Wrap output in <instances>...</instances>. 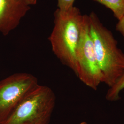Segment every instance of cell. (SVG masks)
<instances>
[{"label": "cell", "mask_w": 124, "mask_h": 124, "mask_svg": "<svg viewBox=\"0 0 124 124\" xmlns=\"http://www.w3.org/2000/svg\"><path fill=\"white\" fill-rule=\"evenodd\" d=\"M124 90V72L123 74L117 80L115 84L109 87L105 95L107 101L109 102H116L120 98L121 92Z\"/></svg>", "instance_id": "ba28073f"}, {"label": "cell", "mask_w": 124, "mask_h": 124, "mask_svg": "<svg viewBox=\"0 0 124 124\" xmlns=\"http://www.w3.org/2000/svg\"><path fill=\"white\" fill-rule=\"evenodd\" d=\"M75 0H58V9L61 12H66L74 6Z\"/></svg>", "instance_id": "9c48e42d"}, {"label": "cell", "mask_w": 124, "mask_h": 124, "mask_svg": "<svg viewBox=\"0 0 124 124\" xmlns=\"http://www.w3.org/2000/svg\"><path fill=\"white\" fill-rule=\"evenodd\" d=\"M110 9L119 20L124 15V0H93Z\"/></svg>", "instance_id": "52a82bcc"}, {"label": "cell", "mask_w": 124, "mask_h": 124, "mask_svg": "<svg viewBox=\"0 0 124 124\" xmlns=\"http://www.w3.org/2000/svg\"><path fill=\"white\" fill-rule=\"evenodd\" d=\"M31 6L24 0H0V32L7 36L16 28Z\"/></svg>", "instance_id": "8992f818"}, {"label": "cell", "mask_w": 124, "mask_h": 124, "mask_svg": "<svg viewBox=\"0 0 124 124\" xmlns=\"http://www.w3.org/2000/svg\"><path fill=\"white\" fill-rule=\"evenodd\" d=\"M24 0L26 1L27 2L30 6L36 4L37 1V0Z\"/></svg>", "instance_id": "8fae6325"}, {"label": "cell", "mask_w": 124, "mask_h": 124, "mask_svg": "<svg viewBox=\"0 0 124 124\" xmlns=\"http://www.w3.org/2000/svg\"><path fill=\"white\" fill-rule=\"evenodd\" d=\"M88 18L90 34L102 76V83L110 87L124 73V53L113 33L96 13H91Z\"/></svg>", "instance_id": "6da1fadb"}, {"label": "cell", "mask_w": 124, "mask_h": 124, "mask_svg": "<svg viewBox=\"0 0 124 124\" xmlns=\"http://www.w3.org/2000/svg\"><path fill=\"white\" fill-rule=\"evenodd\" d=\"M76 75L85 85L97 90L102 76L90 34L88 15H84L80 41L76 53Z\"/></svg>", "instance_id": "277c9868"}, {"label": "cell", "mask_w": 124, "mask_h": 124, "mask_svg": "<svg viewBox=\"0 0 124 124\" xmlns=\"http://www.w3.org/2000/svg\"><path fill=\"white\" fill-rule=\"evenodd\" d=\"M116 30L121 34L124 41V15L122 18L118 20V22L116 25Z\"/></svg>", "instance_id": "30bf717a"}, {"label": "cell", "mask_w": 124, "mask_h": 124, "mask_svg": "<svg viewBox=\"0 0 124 124\" xmlns=\"http://www.w3.org/2000/svg\"><path fill=\"white\" fill-rule=\"evenodd\" d=\"M123 111H124V102H123Z\"/></svg>", "instance_id": "4fadbf2b"}, {"label": "cell", "mask_w": 124, "mask_h": 124, "mask_svg": "<svg viewBox=\"0 0 124 124\" xmlns=\"http://www.w3.org/2000/svg\"><path fill=\"white\" fill-rule=\"evenodd\" d=\"M56 100L52 89L38 85L23 99L4 124H48Z\"/></svg>", "instance_id": "3957f363"}, {"label": "cell", "mask_w": 124, "mask_h": 124, "mask_svg": "<svg viewBox=\"0 0 124 124\" xmlns=\"http://www.w3.org/2000/svg\"><path fill=\"white\" fill-rule=\"evenodd\" d=\"M38 84L27 73L12 74L0 80V124H4L18 105Z\"/></svg>", "instance_id": "5b68a950"}, {"label": "cell", "mask_w": 124, "mask_h": 124, "mask_svg": "<svg viewBox=\"0 0 124 124\" xmlns=\"http://www.w3.org/2000/svg\"><path fill=\"white\" fill-rule=\"evenodd\" d=\"M54 25L49 37L53 53L62 64L76 75V53L84 18L80 9L74 6L66 12L57 9Z\"/></svg>", "instance_id": "7a4b0ae2"}, {"label": "cell", "mask_w": 124, "mask_h": 124, "mask_svg": "<svg viewBox=\"0 0 124 124\" xmlns=\"http://www.w3.org/2000/svg\"><path fill=\"white\" fill-rule=\"evenodd\" d=\"M79 124H88L86 122H85V121H82V122H80Z\"/></svg>", "instance_id": "7c38bea8"}]
</instances>
